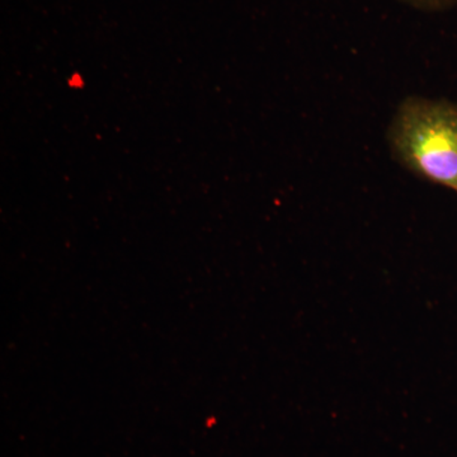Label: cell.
Returning <instances> with one entry per match:
<instances>
[{
    "label": "cell",
    "mask_w": 457,
    "mask_h": 457,
    "mask_svg": "<svg viewBox=\"0 0 457 457\" xmlns=\"http://www.w3.org/2000/svg\"><path fill=\"white\" fill-rule=\"evenodd\" d=\"M398 2L427 13H437V12L449 11L457 7V0H398Z\"/></svg>",
    "instance_id": "7a4b0ae2"
},
{
    "label": "cell",
    "mask_w": 457,
    "mask_h": 457,
    "mask_svg": "<svg viewBox=\"0 0 457 457\" xmlns=\"http://www.w3.org/2000/svg\"><path fill=\"white\" fill-rule=\"evenodd\" d=\"M386 139L394 161L405 170L457 194V102L403 99Z\"/></svg>",
    "instance_id": "6da1fadb"
}]
</instances>
